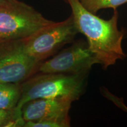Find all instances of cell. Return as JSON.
Here are the masks:
<instances>
[{
    "mask_svg": "<svg viewBox=\"0 0 127 127\" xmlns=\"http://www.w3.org/2000/svg\"><path fill=\"white\" fill-rule=\"evenodd\" d=\"M21 96V85L0 82V109L12 111L17 107Z\"/></svg>",
    "mask_w": 127,
    "mask_h": 127,
    "instance_id": "ba28073f",
    "label": "cell"
},
{
    "mask_svg": "<svg viewBox=\"0 0 127 127\" xmlns=\"http://www.w3.org/2000/svg\"><path fill=\"white\" fill-rule=\"evenodd\" d=\"M0 48V82L20 84L38 70L40 63L24 50L21 40Z\"/></svg>",
    "mask_w": 127,
    "mask_h": 127,
    "instance_id": "52a82bcc",
    "label": "cell"
},
{
    "mask_svg": "<svg viewBox=\"0 0 127 127\" xmlns=\"http://www.w3.org/2000/svg\"><path fill=\"white\" fill-rule=\"evenodd\" d=\"M5 1L6 0H0V5H1L2 4H3V3H4Z\"/></svg>",
    "mask_w": 127,
    "mask_h": 127,
    "instance_id": "7c38bea8",
    "label": "cell"
},
{
    "mask_svg": "<svg viewBox=\"0 0 127 127\" xmlns=\"http://www.w3.org/2000/svg\"><path fill=\"white\" fill-rule=\"evenodd\" d=\"M13 111H7L0 109V127H5L11 118Z\"/></svg>",
    "mask_w": 127,
    "mask_h": 127,
    "instance_id": "30bf717a",
    "label": "cell"
},
{
    "mask_svg": "<svg viewBox=\"0 0 127 127\" xmlns=\"http://www.w3.org/2000/svg\"><path fill=\"white\" fill-rule=\"evenodd\" d=\"M65 1L70 5L78 31L86 37L89 48L104 69L125 59L127 55L122 47L125 32L118 29L117 11L105 20L87 10L79 0Z\"/></svg>",
    "mask_w": 127,
    "mask_h": 127,
    "instance_id": "6da1fadb",
    "label": "cell"
},
{
    "mask_svg": "<svg viewBox=\"0 0 127 127\" xmlns=\"http://www.w3.org/2000/svg\"><path fill=\"white\" fill-rule=\"evenodd\" d=\"M87 10L96 14L101 9L111 8L115 9L121 5L127 3V0H79Z\"/></svg>",
    "mask_w": 127,
    "mask_h": 127,
    "instance_id": "9c48e42d",
    "label": "cell"
},
{
    "mask_svg": "<svg viewBox=\"0 0 127 127\" xmlns=\"http://www.w3.org/2000/svg\"><path fill=\"white\" fill-rule=\"evenodd\" d=\"M114 104L117 106L118 108H120L123 111L127 112V105L124 102V100L123 98L117 97L114 100Z\"/></svg>",
    "mask_w": 127,
    "mask_h": 127,
    "instance_id": "8fae6325",
    "label": "cell"
},
{
    "mask_svg": "<svg viewBox=\"0 0 127 127\" xmlns=\"http://www.w3.org/2000/svg\"><path fill=\"white\" fill-rule=\"evenodd\" d=\"M94 64H99V61L90 50L87 42L79 40L41 63L38 71L43 74H87Z\"/></svg>",
    "mask_w": 127,
    "mask_h": 127,
    "instance_id": "8992f818",
    "label": "cell"
},
{
    "mask_svg": "<svg viewBox=\"0 0 127 127\" xmlns=\"http://www.w3.org/2000/svg\"><path fill=\"white\" fill-rule=\"evenodd\" d=\"M74 102L68 98H38L22 107L24 127H68L69 109Z\"/></svg>",
    "mask_w": 127,
    "mask_h": 127,
    "instance_id": "5b68a950",
    "label": "cell"
},
{
    "mask_svg": "<svg viewBox=\"0 0 127 127\" xmlns=\"http://www.w3.org/2000/svg\"><path fill=\"white\" fill-rule=\"evenodd\" d=\"M54 22L24 2L6 0L0 5V44L26 38Z\"/></svg>",
    "mask_w": 127,
    "mask_h": 127,
    "instance_id": "3957f363",
    "label": "cell"
},
{
    "mask_svg": "<svg viewBox=\"0 0 127 127\" xmlns=\"http://www.w3.org/2000/svg\"><path fill=\"white\" fill-rule=\"evenodd\" d=\"M78 32L72 15L61 22H54L26 38L21 39L24 50L41 63L72 42Z\"/></svg>",
    "mask_w": 127,
    "mask_h": 127,
    "instance_id": "277c9868",
    "label": "cell"
},
{
    "mask_svg": "<svg viewBox=\"0 0 127 127\" xmlns=\"http://www.w3.org/2000/svg\"><path fill=\"white\" fill-rule=\"evenodd\" d=\"M87 74L47 73L28 78L21 85V96L16 109L22 111L25 103L38 98H68L73 101L81 96Z\"/></svg>",
    "mask_w": 127,
    "mask_h": 127,
    "instance_id": "7a4b0ae2",
    "label": "cell"
}]
</instances>
